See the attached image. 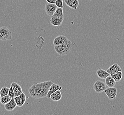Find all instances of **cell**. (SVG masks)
<instances>
[{
    "instance_id": "6da1fadb",
    "label": "cell",
    "mask_w": 124,
    "mask_h": 115,
    "mask_svg": "<svg viewBox=\"0 0 124 115\" xmlns=\"http://www.w3.org/2000/svg\"><path fill=\"white\" fill-rule=\"evenodd\" d=\"M56 52L60 55H66L70 53L72 49L71 42L67 38L64 43L60 45L55 46Z\"/></svg>"
},
{
    "instance_id": "7a4b0ae2",
    "label": "cell",
    "mask_w": 124,
    "mask_h": 115,
    "mask_svg": "<svg viewBox=\"0 0 124 115\" xmlns=\"http://www.w3.org/2000/svg\"><path fill=\"white\" fill-rule=\"evenodd\" d=\"M30 96L34 98H42L40 83H35L28 89Z\"/></svg>"
},
{
    "instance_id": "3957f363",
    "label": "cell",
    "mask_w": 124,
    "mask_h": 115,
    "mask_svg": "<svg viewBox=\"0 0 124 115\" xmlns=\"http://www.w3.org/2000/svg\"><path fill=\"white\" fill-rule=\"evenodd\" d=\"M12 38V31L6 27H1L0 29V39L3 41H6L11 40Z\"/></svg>"
},
{
    "instance_id": "277c9868",
    "label": "cell",
    "mask_w": 124,
    "mask_h": 115,
    "mask_svg": "<svg viewBox=\"0 0 124 115\" xmlns=\"http://www.w3.org/2000/svg\"><path fill=\"white\" fill-rule=\"evenodd\" d=\"M53 83H54L51 80L40 83V88H41V91L42 93V98L47 96L48 90L50 88L51 86Z\"/></svg>"
},
{
    "instance_id": "5b68a950",
    "label": "cell",
    "mask_w": 124,
    "mask_h": 115,
    "mask_svg": "<svg viewBox=\"0 0 124 115\" xmlns=\"http://www.w3.org/2000/svg\"><path fill=\"white\" fill-rule=\"evenodd\" d=\"M93 88L97 93H101L107 89V85L105 82L98 80L95 82L93 86Z\"/></svg>"
},
{
    "instance_id": "8992f818",
    "label": "cell",
    "mask_w": 124,
    "mask_h": 115,
    "mask_svg": "<svg viewBox=\"0 0 124 115\" xmlns=\"http://www.w3.org/2000/svg\"><path fill=\"white\" fill-rule=\"evenodd\" d=\"M57 8L55 3L51 4L47 3L45 5V10L47 15L49 17H52L56 11Z\"/></svg>"
},
{
    "instance_id": "52a82bcc",
    "label": "cell",
    "mask_w": 124,
    "mask_h": 115,
    "mask_svg": "<svg viewBox=\"0 0 124 115\" xmlns=\"http://www.w3.org/2000/svg\"><path fill=\"white\" fill-rule=\"evenodd\" d=\"M105 93L110 100H115L117 96V91L115 87H108L105 90Z\"/></svg>"
},
{
    "instance_id": "ba28073f",
    "label": "cell",
    "mask_w": 124,
    "mask_h": 115,
    "mask_svg": "<svg viewBox=\"0 0 124 115\" xmlns=\"http://www.w3.org/2000/svg\"><path fill=\"white\" fill-rule=\"evenodd\" d=\"M15 101L16 103L17 106L18 107H22L24 105L26 101V95L23 93L19 96H15L14 97Z\"/></svg>"
},
{
    "instance_id": "9c48e42d",
    "label": "cell",
    "mask_w": 124,
    "mask_h": 115,
    "mask_svg": "<svg viewBox=\"0 0 124 115\" xmlns=\"http://www.w3.org/2000/svg\"><path fill=\"white\" fill-rule=\"evenodd\" d=\"M11 86H12L14 92L15 97L19 96L23 93L21 87L16 82H13Z\"/></svg>"
},
{
    "instance_id": "30bf717a",
    "label": "cell",
    "mask_w": 124,
    "mask_h": 115,
    "mask_svg": "<svg viewBox=\"0 0 124 115\" xmlns=\"http://www.w3.org/2000/svg\"><path fill=\"white\" fill-rule=\"evenodd\" d=\"M107 71L110 74H114L122 71V69L117 63H115L110 67Z\"/></svg>"
},
{
    "instance_id": "8fae6325",
    "label": "cell",
    "mask_w": 124,
    "mask_h": 115,
    "mask_svg": "<svg viewBox=\"0 0 124 115\" xmlns=\"http://www.w3.org/2000/svg\"><path fill=\"white\" fill-rule=\"evenodd\" d=\"M62 89V86H60L59 85L55 84V83L52 84V85L51 86L50 88L48 90V94L47 96V98H50V96L52 94L54 93L55 91H57L58 90H61Z\"/></svg>"
},
{
    "instance_id": "7c38bea8",
    "label": "cell",
    "mask_w": 124,
    "mask_h": 115,
    "mask_svg": "<svg viewBox=\"0 0 124 115\" xmlns=\"http://www.w3.org/2000/svg\"><path fill=\"white\" fill-rule=\"evenodd\" d=\"M64 18H58V17H51L50 19L51 24L53 26H60L62 24Z\"/></svg>"
},
{
    "instance_id": "4fadbf2b",
    "label": "cell",
    "mask_w": 124,
    "mask_h": 115,
    "mask_svg": "<svg viewBox=\"0 0 124 115\" xmlns=\"http://www.w3.org/2000/svg\"><path fill=\"white\" fill-rule=\"evenodd\" d=\"M17 106L16 103L15 101L14 98L10 101L5 105V109L8 111H12Z\"/></svg>"
},
{
    "instance_id": "5bb4252c",
    "label": "cell",
    "mask_w": 124,
    "mask_h": 115,
    "mask_svg": "<svg viewBox=\"0 0 124 115\" xmlns=\"http://www.w3.org/2000/svg\"><path fill=\"white\" fill-rule=\"evenodd\" d=\"M66 4L69 7L76 10L79 5L78 0H64Z\"/></svg>"
},
{
    "instance_id": "9a60e30c",
    "label": "cell",
    "mask_w": 124,
    "mask_h": 115,
    "mask_svg": "<svg viewBox=\"0 0 124 115\" xmlns=\"http://www.w3.org/2000/svg\"><path fill=\"white\" fill-rule=\"evenodd\" d=\"M96 74L98 77L101 79H106L107 77L110 75V74L108 73L107 71L103 70L101 68H99L97 70Z\"/></svg>"
},
{
    "instance_id": "2e32d148",
    "label": "cell",
    "mask_w": 124,
    "mask_h": 115,
    "mask_svg": "<svg viewBox=\"0 0 124 115\" xmlns=\"http://www.w3.org/2000/svg\"><path fill=\"white\" fill-rule=\"evenodd\" d=\"M67 39V38L64 36H59L55 38L53 44L54 45H60L64 43Z\"/></svg>"
},
{
    "instance_id": "e0dca14e",
    "label": "cell",
    "mask_w": 124,
    "mask_h": 115,
    "mask_svg": "<svg viewBox=\"0 0 124 115\" xmlns=\"http://www.w3.org/2000/svg\"><path fill=\"white\" fill-rule=\"evenodd\" d=\"M50 98L55 101H59L62 98V94L60 90H58L51 94Z\"/></svg>"
},
{
    "instance_id": "ac0fdd59",
    "label": "cell",
    "mask_w": 124,
    "mask_h": 115,
    "mask_svg": "<svg viewBox=\"0 0 124 115\" xmlns=\"http://www.w3.org/2000/svg\"><path fill=\"white\" fill-rule=\"evenodd\" d=\"M116 82L111 75H110L105 79V83L109 87H114L116 84Z\"/></svg>"
},
{
    "instance_id": "d6986e66",
    "label": "cell",
    "mask_w": 124,
    "mask_h": 115,
    "mask_svg": "<svg viewBox=\"0 0 124 115\" xmlns=\"http://www.w3.org/2000/svg\"><path fill=\"white\" fill-rule=\"evenodd\" d=\"M51 17H58V18H64V14L63 12V9L61 8L58 7L54 15Z\"/></svg>"
},
{
    "instance_id": "ffe728a7",
    "label": "cell",
    "mask_w": 124,
    "mask_h": 115,
    "mask_svg": "<svg viewBox=\"0 0 124 115\" xmlns=\"http://www.w3.org/2000/svg\"><path fill=\"white\" fill-rule=\"evenodd\" d=\"M110 75L112 76L113 78L115 79V81L116 82H119L121 81L122 77V71H119L117 73L114 74H110Z\"/></svg>"
},
{
    "instance_id": "44dd1931",
    "label": "cell",
    "mask_w": 124,
    "mask_h": 115,
    "mask_svg": "<svg viewBox=\"0 0 124 115\" xmlns=\"http://www.w3.org/2000/svg\"><path fill=\"white\" fill-rule=\"evenodd\" d=\"M12 99V98L11 97H10L8 95L4 96L2 97H1L0 102L3 105H5L7 103L9 102Z\"/></svg>"
},
{
    "instance_id": "7402d4cb",
    "label": "cell",
    "mask_w": 124,
    "mask_h": 115,
    "mask_svg": "<svg viewBox=\"0 0 124 115\" xmlns=\"http://www.w3.org/2000/svg\"><path fill=\"white\" fill-rule=\"evenodd\" d=\"M9 90V88L6 87H3L0 92V97H2L4 96L8 95V94Z\"/></svg>"
},
{
    "instance_id": "603a6c76",
    "label": "cell",
    "mask_w": 124,
    "mask_h": 115,
    "mask_svg": "<svg viewBox=\"0 0 124 115\" xmlns=\"http://www.w3.org/2000/svg\"><path fill=\"white\" fill-rule=\"evenodd\" d=\"M55 4L58 7L63 8V0H55Z\"/></svg>"
},
{
    "instance_id": "cb8c5ba5",
    "label": "cell",
    "mask_w": 124,
    "mask_h": 115,
    "mask_svg": "<svg viewBox=\"0 0 124 115\" xmlns=\"http://www.w3.org/2000/svg\"><path fill=\"white\" fill-rule=\"evenodd\" d=\"M8 95L12 98H14L15 97L14 92L12 86H10L9 90V93H8Z\"/></svg>"
},
{
    "instance_id": "d4e9b609",
    "label": "cell",
    "mask_w": 124,
    "mask_h": 115,
    "mask_svg": "<svg viewBox=\"0 0 124 115\" xmlns=\"http://www.w3.org/2000/svg\"><path fill=\"white\" fill-rule=\"evenodd\" d=\"M46 0V2L48 3L53 4L55 3V0Z\"/></svg>"
}]
</instances>
